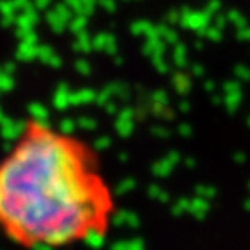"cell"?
<instances>
[{
    "label": "cell",
    "mask_w": 250,
    "mask_h": 250,
    "mask_svg": "<svg viewBox=\"0 0 250 250\" xmlns=\"http://www.w3.org/2000/svg\"><path fill=\"white\" fill-rule=\"evenodd\" d=\"M117 212L98 149L45 118H26L0 156V236L23 250L96 245Z\"/></svg>",
    "instance_id": "6da1fadb"
}]
</instances>
